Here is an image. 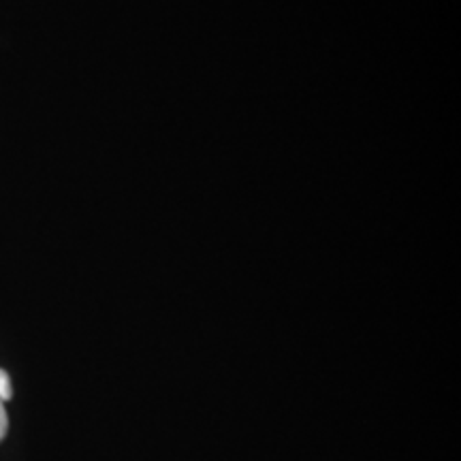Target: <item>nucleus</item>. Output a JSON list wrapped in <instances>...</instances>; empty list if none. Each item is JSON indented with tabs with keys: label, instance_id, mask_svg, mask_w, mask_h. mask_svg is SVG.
Returning <instances> with one entry per match:
<instances>
[{
	"label": "nucleus",
	"instance_id": "f257e3e1",
	"mask_svg": "<svg viewBox=\"0 0 461 461\" xmlns=\"http://www.w3.org/2000/svg\"><path fill=\"white\" fill-rule=\"evenodd\" d=\"M14 391H11V380L9 374L0 370V440L7 436L9 429V419H7V411H5V402L11 400Z\"/></svg>",
	"mask_w": 461,
	"mask_h": 461
}]
</instances>
